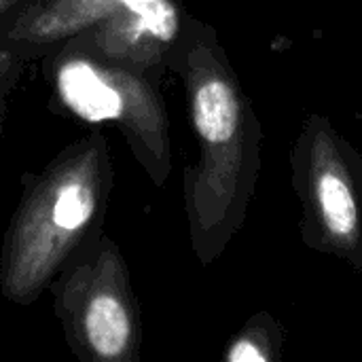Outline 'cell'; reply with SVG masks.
<instances>
[{
	"mask_svg": "<svg viewBox=\"0 0 362 362\" xmlns=\"http://www.w3.org/2000/svg\"><path fill=\"white\" fill-rule=\"evenodd\" d=\"M168 72L185 87L199 146L185 168L189 242L199 265L216 263L246 223L263 163V125L214 25L185 11L168 55Z\"/></svg>",
	"mask_w": 362,
	"mask_h": 362,
	"instance_id": "obj_1",
	"label": "cell"
},
{
	"mask_svg": "<svg viewBox=\"0 0 362 362\" xmlns=\"http://www.w3.org/2000/svg\"><path fill=\"white\" fill-rule=\"evenodd\" d=\"M112 191L115 170L100 127L21 176L0 248V293L8 303H36L66 263L104 231Z\"/></svg>",
	"mask_w": 362,
	"mask_h": 362,
	"instance_id": "obj_2",
	"label": "cell"
},
{
	"mask_svg": "<svg viewBox=\"0 0 362 362\" xmlns=\"http://www.w3.org/2000/svg\"><path fill=\"white\" fill-rule=\"evenodd\" d=\"M49 108L89 127L112 125L155 187L172 174L170 117L161 81L62 45L40 59Z\"/></svg>",
	"mask_w": 362,
	"mask_h": 362,
	"instance_id": "obj_3",
	"label": "cell"
},
{
	"mask_svg": "<svg viewBox=\"0 0 362 362\" xmlns=\"http://www.w3.org/2000/svg\"><path fill=\"white\" fill-rule=\"evenodd\" d=\"M72 354L81 362H138L142 316L119 244L98 233L47 291Z\"/></svg>",
	"mask_w": 362,
	"mask_h": 362,
	"instance_id": "obj_4",
	"label": "cell"
},
{
	"mask_svg": "<svg viewBox=\"0 0 362 362\" xmlns=\"http://www.w3.org/2000/svg\"><path fill=\"white\" fill-rule=\"evenodd\" d=\"M288 163L301 242L362 274V153L329 117L310 112Z\"/></svg>",
	"mask_w": 362,
	"mask_h": 362,
	"instance_id": "obj_5",
	"label": "cell"
},
{
	"mask_svg": "<svg viewBox=\"0 0 362 362\" xmlns=\"http://www.w3.org/2000/svg\"><path fill=\"white\" fill-rule=\"evenodd\" d=\"M182 15L180 0H142L83 30L64 45L161 81L168 72V55Z\"/></svg>",
	"mask_w": 362,
	"mask_h": 362,
	"instance_id": "obj_6",
	"label": "cell"
},
{
	"mask_svg": "<svg viewBox=\"0 0 362 362\" xmlns=\"http://www.w3.org/2000/svg\"><path fill=\"white\" fill-rule=\"evenodd\" d=\"M138 2L142 0H36L0 36V47L11 49L28 64L40 62L72 36Z\"/></svg>",
	"mask_w": 362,
	"mask_h": 362,
	"instance_id": "obj_7",
	"label": "cell"
},
{
	"mask_svg": "<svg viewBox=\"0 0 362 362\" xmlns=\"http://www.w3.org/2000/svg\"><path fill=\"white\" fill-rule=\"evenodd\" d=\"M286 331L280 320L261 310L225 344V362H276L282 358Z\"/></svg>",
	"mask_w": 362,
	"mask_h": 362,
	"instance_id": "obj_8",
	"label": "cell"
},
{
	"mask_svg": "<svg viewBox=\"0 0 362 362\" xmlns=\"http://www.w3.org/2000/svg\"><path fill=\"white\" fill-rule=\"evenodd\" d=\"M28 62L21 59L17 53H13L6 47H0V146H2V134H4V121L8 115V100L19 85Z\"/></svg>",
	"mask_w": 362,
	"mask_h": 362,
	"instance_id": "obj_9",
	"label": "cell"
},
{
	"mask_svg": "<svg viewBox=\"0 0 362 362\" xmlns=\"http://www.w3.org/2000/svg\"><path fill=\"white\" fill-rule=\"evenodd\" d=\"M34 2L36 0H0V36L8 32Z\"/></svg>",
	"mask_w": 362,
	"mask_h": 362,
	"instance_id": "obj_10",
	"label": "cell"
}]
</instances>
